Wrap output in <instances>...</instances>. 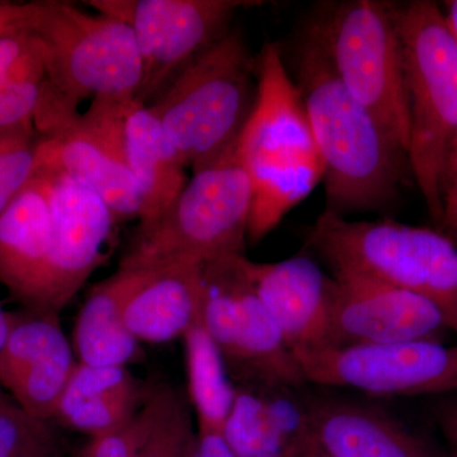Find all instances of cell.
<instances>
[{"mask_svg": "<svg viewBox=\"0 0 457 457\" xmlns=\"http://www.w3.org/2000/svg\"><path fill=\"white\" fill-rule=\"evenodd\" d=\"M284 55L323 164L326 210L345 216L392 204L409 170L407 155L341 82L312 20Z\"/></svg>", "mask_w": 457, "mask_h": 457, "instance_id": "obj_1", "label": "cell"}, {"mask_svg": "<svg viewBox=\"0 0 457 457\" xmlns=\"http://www.w3.org/2000/svg\"><path fill=\"white\" fill-rule=\"evenodd\" d=\"M23 22L40 40L46 79L33 117L38 135L79 114L86 98L131 102L143 87V62L130 27L62 0L25 3Z\"/></svg>", "mask_w": 457, "mask_h": 457, "instance_id": "obj_2", "label": "cell"}, {"mask_svg": "<svg viewBox=\"0 0 457 457\" xmlns=\"http://www.w3.org/2000/svg\"><path fill=\"white\" fill-rule=\"evenodd\" d=\"M257 98L237 141L253 188L248 239L260 242L323 182V164L282 47L257 57Z\"/></svg>", "mask_w": 457, "mask_h": 457, "instance_id": "obj_3", "label": "cell"}, {"mask_svg": "<svg viewBox=\"0 0 457 457\" xmlns=\"http://www.w3.org/2000/svg\"><path fill=\"white\" fill-rule=\"evenodd\" d=\"M257 57L230 29L149 104L186 168L218 161L242 134L257 98Z\"/></svg>", "mask_w": 457, "mask_h": 457, "instance_id": "obj_4", "label": "cell"}, {"mask_svg": "<svg viewBox=\"0 0 457 457\" xmlns=\"http://www.w3.org/2000/svg\"><path fill=\"white\" fill-rule=\"evenodd\" d=\"M407 95L409 170L435 220L442 219V174L457 135V41L440 5L390 3Z\"/></svg>", "mask_w": 457, "mask_h": 457, "instance_id": "obj_5", "label": "cell"}, {"mask_svg": "<svg viewBox=\"0 0 457 457\" xmlns=\"http://www.w3.org/2000/svg\"><path fill=\"white\" fill-rule=\"evenodd\" d=\"M252 201L251 179L236 143L218 161L194 171L154 221L139 225L120 267L155 270L245 254Z\"/></svg>", "mask_w": 457, "mask_h": 457, "instance_id": "obj_6", "label": "cell"}, {"mask_svg": "<svg viewBox=\"0 0 457 457\" xmlns=\"http://www.w3.org/2000/svg\"><path fill=\"white\" fill-rule=\"evenodd\" d=\"M308 245L333 273L366 276L425 297L457 336V248L449 237L387 219L351 221L324 210Z\"/></svg>", "mask_w": 457, "mask_h": 457, "instance_id": "obj_7", "label": "cell"}, {"mask_svg": "<svg viewBox=\"0 0 457 457\" xmlns=\"http://www.w3.org/2000/svg\"><path fill=\"white\" fill-rule=\"evenodd\" d=\"M312 22L341 82L407 155L404 66L390 3H337Z\"/></svg>", "mask_w": 457, "mask_h": 457, "instance_id": "obj_8", "label": "cell"}, {"mask_svg": "<svg viewBox=\"0 0 457 457\" xmlns=\"http://www.w3.org/2000/svg\"><path fill=\"white\" fill-rule=\"evenodd\" d=\"M98 13L123 21L134 32L143 62L137 101L149 106L187 66L231 29L246 0H86Z\"/></svg>", "mask_w": 457, "mask_h": 457, "instance_id": "obj_9", "label": "cell"}, {"mask_svg": "<svg viewBox=\"0 0 457 457\" xmlns=\"http://www.w3.org/2000/svg\"><path fill=\"white\" fill-rule=\"evenodd\" d=\"M131 104L93 99L86 112L38 135L37 170L60 171L86 186L107 204L116 222L140 219L143 209L139 186L123 152Z\"/></svg>", "mask_w": 457, "mask_h": 457, "instance_id": "obj_10", "label": "cell"}, {"mask_svg": "<svg viewBox=\"0 0 457 457\" xmlns=\"http://www.w3.org/2000/svg\"><path fill=\"white\" fill-rule=\"evenodd\" d=\"M306 383L375 396L457 393V345L418 341L295 354Z\"/></svg>", "mask_w": 457, "mask_h": 457, "instance_id": "obj_11", "label": "cell"}, {"mask_svg": "<svg viewBox=\"0 0 457 457\" xmlns=\"http://www.w3.org/2000/svg\"><path fill=\"white\" fill-rule=\"evenodd\" d=\"M37 171L49 180L53 237L29 311L59 314L106 261V245L117 222L107 204L86 186L60 171Z\"/></svg>", "mask_w": 457, "mask_h": 457, "instance_id": "obj_12", "label": "cell"}, {"mask_svg": "<svg viewBox=\"0 0 457 457\" xmlns=\"http://www.w3.org/2000/svg\"><path fill=\"white\" fill-rule=\"evenodd\" d=\"M333 278L327 348L437 342L449 330L440 311L420 295L354 273Z\"/></svg>", "mask_w": 457, "mask_h": 457, "instance_id": "obj_13", "label": "cell"}, {"mask_svg": "<svg viewBox=\"0 0 457 457\" xmlns=\"http://www.w3.org/2000/svg\"><path fill=\"white\" fill-rule=\"evenodd\" d=\"M77 363L56 312L27 309L12 314L0 352V384L23 411L54 420Z\"/></svg>", "mask_w": 457, "mask_h": 457, "instance_id": "obj_14", "label": "cell"}, {"mask_svg": "<svg viewBox=\"0 0 457 457\" xmlns=\"http://www.w3.org/2000/svg\"><path fill=\"white\" fill-rule=\"evenodd\" d=\"M249 278L262 303L294 354L329 345L330 308L335 278L306 255L275 263L246 261Z\"/></svg>", "mask_w": 457, "mask_h": 457, "instance_id": "obj_15", "label": "cell"}, {"mask_svg": "<svg viewBox=\"0 0 457 457\" xmlns=\"http://www.w3.org/2000/svg\"><path fill=\"white\" fill-rule=\"evenodd\" d=\"M285 386L243 385L222 433L239 457H302L312 442L309 407Z\"/></svg>", "mask_w": 457, "mask_h": 457, "instance_id": "obj_16", "label": "cell"}, {"mask_svg": "<svg viewBox=\"0 0 457 457\" xmlns=\"http://www.w3.org/2000/svg\"><path fill=\"white\" fill-rule=\"evenodd\" d=\"M51 237L49 180L37 171L0 215V285L26 309L40 287Z\"/></svg>", "mask_w": 457, "mask_h": 457, "instance_id": "obj_17", "label": "cell"}, {"mask_svg": "<svg viewBox=\"0 0 457 457\" xmlns=\"http://www.w3.org/2000/svg\"><path fill=\"white\" fill-rule=\"evenodd\" d=\"M201 319L203 264L196 263L150 270L125 309L126 326L139 342H170Z\"/></svg>", "mask_w": 457, "mask_h": 457, "instance_id": "obj_18", "label": "cell"}, {"mask_svg": "<svg viewBox=\"0 0 457 457\" xmlns=\"http://www.w3.org/2000/svg\"><path fill=\"white\" fill-rule=\"evenodd\" d=\"M152 270L122 269L93 286L74 328V350L90 366H125L139 354L125 309Z\"/></svg>", "mask_w": 457, "mask_h": 457, "instance_id": "obj_19", "label": "cell"}, {"mask_svg": "<svg viewBox=\"0 0 457 457\" xmlns=\"http://www.w3.org/2000/svg\"><path fill=\"white\" fill-rule=\"evenodd\" d=\"M315 445L333 457H431L414 436L375 409L345 402L309 407Z\"/></svg>", "mask_w": 457, "mask_h": 457, "instance_id": "obj_20", "label": "cell"}, {"mask_svg": "<svg viewBox=\"0 0 457 457\" xmlns=\"http://www.w3.org/2000/svg\"><path fill=\"white\" fill-rule=\"evenodd\" d=\"M123 152L143 198L140 225L149 224L176 200L188 179L161 122L137 99L126 113Z\"/></svg>", "mask_w": 457, "mask_h": 457, "instance_id": "obj_21", "label": "cell"}, {"mask_svg": "<svg viewBox=\"0 0 457 457\" xmlns=\"http://www.w3.org/2000/svg\"><path fill=\"white\" fill-rule=\"evenodd\" d=\"M185 339L189 402L196 411L198 427L224 428L236 399L228 383L225 361L203 323L189 328Z\"/></svg>", "mask_w": 457, "mask_h": 457, "instance_id": "obj_22", "label": "cell"}, {"mask_svg": "<svg viewBox=\"0 0 457 457\" xmlns=\"http://www.w3.org/2000/svg\"><path fill=\"white\" fill-rule=\"evenodd\" d=\"M45 79L44 47L33 35L31 44L0 88V130L33 121L40 104Z\"/></svg>", "mask_w": 457, "mask_h": 457, "instance_id": "obj_23", "label": "cell"}, {"mask_svg": "<svg viewBox=\"0 0 457 457\" xmlns=\"http://www.w3.org/2000/svg\"><path fill=\"white\" fill-rule=\"evenodd\" d=\"M0 457H62V445L49 420L31 416L2 395Z\"/></svg>", "mask_w": 457, "mask_h": 457, "instance_id": "obj_24", "label": "cell"}, {"mask_svg": "<svg viewBox=\"0 0 457 457\" xmlns=\"http://www.w3.org/2000/svg\"><path fill=\"white\" fill-rule=\"evenodd\" d=\"M38 141L33 121L0 130V215L35 177Z\"/></svg>", "mask_w": 457, "mask_h": 457, "instance_id": "obj_25", "label": "cell"}, {"mask_svg": "<svg viewBox=\"0 0 457 457\" xmlns=\"http://www.w3.org/2000/svg\"><path fill=\"white\" fill-rule=\"evenodd\" d=\"M170 393V387L153 392L126 425L101 437L90 438L78 457H139L163 414Z\"/></svg>", "mask_w": 457, "mask_h": 457, "instance_id": "obj_26", "label": "cell"}, {"mask_svg": "<svg viewBox=\"0 0 457 457\" xmlns=\"http://www.w3.org/2000/svg\"><path fill=\"white\" fill-rule=\"evenodd\" d=\"M139 390L106 394L86 400L55 420L60 425L86 433L90 438L101 437L121 428L137 411Z\"/></svg>", "mask_w": 457, "mask_h": 457, "instance_id": "obj_27", "label": "cell"}, {"mask_svg": "<svg viewBox=\"0 0 457 457\" xmlns=\"http://www.w3.org/2000/svg\"><path fill=\"white\" fill-rule=\"evenodd\" d=\"M134 387H137V384L125 366H90L78 362L57 405L54 420L86 400Z\"/></svg>", "mask_w": 457, "mask_h": 457, "instance_id": "obj_28", "label": "cell"}, {"mask_svg": "<svg viewBox=\"0 0 457 457\" xmlns=\"http://www.w3.org/2000/svg\"><path fill=\"white\" fill-rule=\"evenodd\" d=\"M195 436L187 402L170 389L163 414L141 449L139 457H185Z\"/></svg>", "mask_w": 457, "mask_h": 457, "instance_id": "obj_29", "label": "cell"}, {"mask_svg": "<svg viewBox=\"0 0 457 457\" xmlns=\"http://www.w3.org/2000/svg\"><path fill=\"white\" fill-rule=\"evenodd\" d=\"M32 40L33 33L23 22V18L17 25L0 35V88Z\"/></svg>", "mask_w": 457, "mask_h": 457, "instance_id": "obj_30", "label": "cell"}, {"mask_svg": "<svg viewBox=\"0 0 457 457\" xmlns=\"http://www.w3.org/2000/svg\"><path fill=\"white\" fill-rule=\"evenodd\" d=\"M441 198V222L457 237V135L445 162Z\"/></svg>", "mask_w": 457, "mask_h": 457, "instance_id": "obj_31", "label": "cell"}, {"mask_svg": "<svg viewBox=\"0 0 457 457\" xmlns=\"http://www.w3.org/2000/svg\"><path fill=\"white\" fill-rule=\"evenodd\" d=\"M196 436L201 457H239L231 449L220 429L198 427Z\"/></svg>", "mask_w": 457, "mask_h": 457, "instance_id": "obj_32", "label": "cell"}, {"mask_svg": "<svg viewBox=\"0 0 457 457\" xmlns=\"http://www.w3.org/2000/svg\"><path fill=\"white\" fill-rule=\"evenodd\" d=\"M437 420L442 432L457 453V400H450L437 409Z\"/></svg>", "mask_w": 457, "mask_h": 457, "instance_id": "obj_33", "label": "cell"}, {"mask_svg": "<svg viewBox=\"0 0 457 457\" xmlns=\"http://www.w3.org/2000/svg\"><path fill=\"white\" fill-rule=\"evenodd\" d=\"M25 16V3L0 2V35L17 25Z\"/></svg>", "mask_w": 457, "mask_h": 457, "instance_id": "obj_34", "label": "cell"}, {"mask_svg": "<svg viewBox=\"0 0 457 457\" xmlns=\"http://www.w3.org/2000/svg\"><path fill=\"white\" fill-rule=\"evenodd\" d=\"M442 13H444L445 21L449 26L451 33L457 41V0H450L445 2L444 7H441Z\"/></svg>", "mask_w": 457, "mask_h": 457, "instance_id": "obj_35", "label": "cell"}, {"mask_svg": "<svg viewBox=\"0 0 457 457\" xmlns=\"http://www.w3.org/2000/svg\"><path fill=\"white\" fill-rule=\"evenodd\" d=\"M11 328L12 314H8V312L3 311L2 306H0V352H2L5 342H7Z\"/></svg>", "mask_w": 457, "mask_h": 457, "instance_id": "obj_36", "label": "cell"}, {"mask_svg": "<svg viewBox=\"0 0 457 457\" xmlns=\"http://www.w3.org/2000/svg\"><path fill=\"white\" fill-rule=\"evenodd\" d=\"M302 457H333V456L328 455V453H324L323 450L319 449V447L317 446V445H315V442L312 441V438L311 444H309V446L306 447L305 451H303Z\"/></svg>", "mask_w": 457, "mask_h": 457, "instance_id": "obj_37", "label": "cell"}, {"mask_svg": "<svg viewBox=\"0 0 457 457\" xmlns=\"http://www.w3.org/2000/svg\"><path fill=\"white\" fill-rule=\"evenodd\" d=\"M185 457H201L200 453H198L197 436H195V437L192 438V441L189 442Z\"/></svg>", "mask_w": 457, "mask_h": 457, "instance_id": "obj_38", "label": "cell"}]
</instances>
